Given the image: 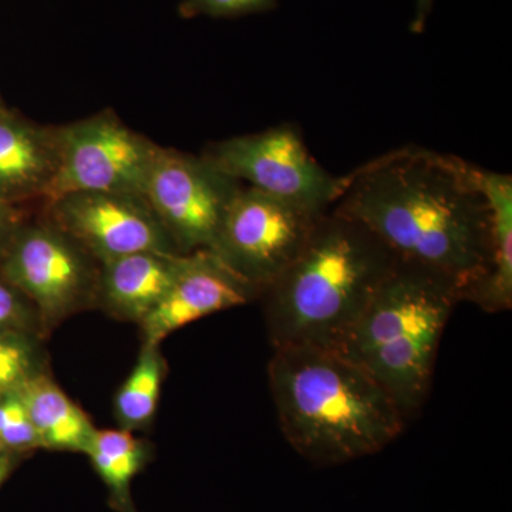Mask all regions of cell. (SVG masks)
Masks as SVG:
<instances>
[{"label": "cell", "mask_w": 512, "mask_h": 512, "mask_svg": "<svg viewBox=\"0 0 512 512\" xmlns=\"http://www.w3.org/2000/svg\"><path fill=\"white\" fill-rule=\"evenodd\" d=\"M165 375L167 362L161 345L143 343L136 366L114 397V416L120 429L136 433L153 423Z\"/></svg>", "instance_id": "obj_17"}, {"label": "cell", "mask_w": 512, "mask_h": 512, "mask_svg": "<svg viewBox=\"0 0 512 512\" xmlns=\"http://www.w3.org/2000/svg\"><path fill=\"white\" fill-rule=\"evenodd\" d=\"M268 376L285 439L318 466L380 453L406 427L392 396L338 350L274 349Z\"/></svg>", "instance_id": "obj_2"}, {"label": "cell", "mask_w": 512, "mask_h": 512, "mask_svg": "<svg viewBox=\"0 0 512 512\" xmlns=\"http://www.w3.org/2000/svg\"><path fill=\"white\" fill-rule=\"evenodd\" d=\"M431 8H433V0H416V13H414L412 26H410L413 33H421L426 28Z\"/></svg>", "instance_id": "obj_23"}, {"label": "cell", "mask_w": 512, "mask_h": 512, "mask_svg": "<svg viewBox=\"0 0 512 512\" xmlns=\"http://www.w3.org/2000/svg\"><path fill=\"white\" fill-rule=\"evenodd\" d=\"M394 265L396 258L359 222L335 210L323 214L261 295L274 349L338 348Z\"/></svg>", "instance_id": "obj_3"}, {"label": "cell", "mask_w": 512, "mask_h": 512, "mask_svg": "<svg viewBox=\"0 0 512 512\" xmlns=\"http://www.w3.org/2000/svg\"><path fill=\"white\" fill-rule=\"evenodd\" d=\"M278 0H183L178 13L183 19L207 16L212 19L242 18L275 9Z\"/></svg>", "instance_id": "obj_21"}, {"label": "cell", "mask_w": 512, "mask_h": 512, "mask_svg": "<svg viewBox=\"0 0 512 512\" xmlns=\"http://www.w3.org/2000/svg\"><path fill=\"white\" fill-rule=\"evenodd\" d=\"M460 288L397 261L335 350L372 376L409 419L429 397L441 336Z\"/></svg>", "instance_id": "obj_4"}, {"label": "cell", "mask_w": 512, "mask_h": 512, "mask_svg": "<svg viewBox=\"0 0 512 512\" xmlns=\"http://www.w3.org/2000/svg\"><path fill=\"white\" fill-rule=\"evenodd\" d=\"M25 222L26 214L23 207L0 202V261Z\"/></svg>", "instance_id": "obj_22"}, {"label": "cell", "mask_w": 512, "mask_h": 512, "mask_svg": "<svg viewBox=\"0 0 512 512\" xmlns=\"http://www.w3.org/2000/svg\"><path fill=\"white\" fill-rule=\"evenodd\" d=\"M59 164V126H43L18 111L0 109V202L42 204Z\"/></svg>", "instance_id": "obj_12"}, {"label": "cell", "mask_w": 512, "mask_h": 512, "mask_svg": "<svg viewBox=\"0 0 512 512\" xmlns=\"http://www.w3.org/2000/svg\"><path fill=\"white\" fill-rule=\"evenodd\" d=\"M18 392L35 426L40 447L86 453L97 427L49 373L33 376Z\"/></svg>", "instance_id": "obj_15"}, {"label": "cell", "mask_w": 512, "mask_h": 512, "mask_svg": "<svg viewBox=\"0 0 512 512\" xmlns=\"http://www.w3.org/2000/svg\"><path fill=\"white\" fill-rule=\"evenodd\" d=\"M6 104L3 103V100H2V97H0V109H2V107H5Z\"/></svg>", "instance_id": "obj_26"}, {"label": "cell", "mask_w": 512, "mask_h": 512, "mask_svg": "<svg viewBox=\"0 0 512 512\" xmlns=\"http://www.w3.org/2000/svg\"><path fill=\"white\" fill-rule=\"evenodd\" d=\"M202 156L242 185L312 214L332 210L345 187V175L325 170L291 123L218 141Z\"/></svg>", "instance_id": "obj_6"}, {"label": "cell", "mask_w": 512, "mask_h": 512, "mask_svg": "<svg viewBox=\"0 0 512 512\" xmlns=\"http://www.w3.org/2000/svg\"><path fill=\"white\" fill-rule=\"evenodd\" d=\"M94 470L110 491L111 503L120 511L133 512L131 483L146 467L147 444L124 429H97L86 450Z\"/></svg>", "instance_id": "obj_16"}, {"label": "cell", "mask_w": 512, "mask_h": 512, "mask_svg": "<svg viewBox=\"0 0 512 512\" xmlns=\"http://www.w3.org/2000/svg\"><path fill=\"white\" fill-rule=\"evenodd\" d=\"M158 148L111 110L59 126V164L46 201L72 192L143 194Z\"/></svg>", "instance_id": "obj_9"}, {"label": "cell", "mask_w": 512, "mask_h": 512, "mask_svg": "<svg viewBox=\"0 0 512 512\" xmlns=\"http://www.w3.org/2000/svg\"><path fill=\"white\" fill-rule=\"evenodd\" d=\"M259 298L210 249L185 255L183 268L160 305L140 323L144 345H161L174 332Z\"/></svg>", "instance_id": "obj_11"}, {"label": "cell", "mask_w": 512, "mask_h": 512, "mask_svg": "<svg viewBox=\"0 0 512 512\" xmlns=\"http://www.w3.org/2000/svg\"><path fill=\"white\" fill-rule=\"evenodd\" d=\"M185 255L146 251L103 262L96 306L113 318L140 325L170 291Z\"/></svg>", "instance_id": "obj_13"}, {"label": "cell", "mask_w": 512, "mask_h": 512, "mask_svg": "<svg viewBox=\"0 0 512 512\" xmlns=\"http://www.w3.org/2000/svg\"><path fill=\"white\" fill-rule=\"evenodd\" d=\"M242 184L210 158L158 148L143 195L180 254L211 249Z\"/></svg>", "instance_id": "obj_7"}, {"label": "cell", "mask_w": 512, "mask_h": 512, "mask_svg": "<svg viewBox=\"0 0 512 512\" xmlns=\"http://www.w3.org/2000/svg\"><path fill=\"white\" fill-rule=\"evenodd\" d=\"M322 215L242 185L210 251L261 298L301 252Z\"/></svg>", "instance_id": "obj_8"}, {"label": "cell", "mask_w": 512, "mask_h": 512, "mask_svg": "<svg viewBox=\"0 0 512 512\" xmlns=\"http://www.w3.org/2000/svg\"><path fill=\"white\" fill-rule=\"evenodd\" d=\"M13 470V457L5 456L0 458V485L5 483Z\"/></svg>", "instance_id": "obj_24"}, {"label": "cell", "mask_w": 512, "mask_h": 512, "mask_svg": "<svg viewBox=\"0 0 512 512\" xmlns=\"http://www.w3.org/2000/svg\"><path fill=\"white\" fill-rule=\"evenodd\" d=\"M332 210L359 222L404 264L466 293L491 256V211L480 167L429 148L389 151L345 175Z\"/></svg>", "instance_id": "obj_1"}, {"label": "cell", "mask_w": 512, "mask_h": 512, "mask_svg": "<svg viewBox=\"0 0 512 512\" xmlns=\"http://www.w3.org/2000/svg\"><path fill=\"white\" fill-rule=\"evenodd\" d=\"M0 332L42 335L39 316L29 299L0 275Z\"/></svg>", "instance_id": "obj_20"}, {"label": "cell", "mask_w": 512, "mask_h": 512, "mask_svg": "<svg viewBox=\"0 0 512 512\" xmlns=\"http://www.w3.org/2000/svg\"><path fill=\"white\" fill-rule=\"evenodd\" d=\"M39 336L0 332V397L16 392L33 376L46 372Z\"/></svg>", "instance_id": "obj_18"}, {"label": "cell", "mask_w": 512, "mask_h": 512, "mask_svg": "<svg viewBox=\"0 0 512 512\" xmlns=\"http://www.w3.org/2000/svg\"><path fill=\"white\" fill-rule=\"evenodd\" d=\"M480 183L491 211L490 264L464 301L476 303L485 312L500 313L512 306V178L480 168Z\"/></svg>", "instance_id": "obj_14"}, {"label": "cell", "mask_w": 512, "mask_h": 512, "mask_svg": "<svg viewBox=\"0 0 512 512\" xmlns=\"http://www.w3.org/2000/svg\"><path fill=\"white\" fill-rule=\"evenodd\" d=\"M99 272V262L43 214L23 224L0 261V275L32 303L43 333L96 306Z\"/></svg>", "instance_id": "obj_5"}, {"label": "cell", "mask_w": 512, "mask_h": 512, "mask_svg": "<svg viewBox=\"0 0 512 512\" xmlns=\"http://www.w3.org/2000/svg\"><path fill=\"white\" fill-rule=\"evenodd\" d=\"M0 444L12 456L42 448L18 390L0 397Z\"/></svg>", "instance_id": "obj_19"}, {"label": "cell", "mask_w": 512, "mask_h": 512, "mask_svg": "<svg viewBox=\"0 0 512 512\" xmlns=\"http://www.w3.org/2000/svg\"><path fill=\"white\" fill-rule=\"evenodd\" d=\"M40 205L99 264L137 252L180 254L143 194L72 192Z\"/></svg>", "instance_id": "obj_10"}, {"label": "cell", "mask_w": 512, "mask_h": 512, "mask_svg": "<svg viewBox=\"0 0 512 512\" xmlns=\"http://www.w3.org/2000/svg\"><path fill=\"white\" fill-rule=\"evenodd\" d=\"M5 456H9V453L5 450V448H3L2 444H0V458ZM10 456H12V454H10Z\"/></svg>", "instance_id": "obj_25"}]
</instances>
